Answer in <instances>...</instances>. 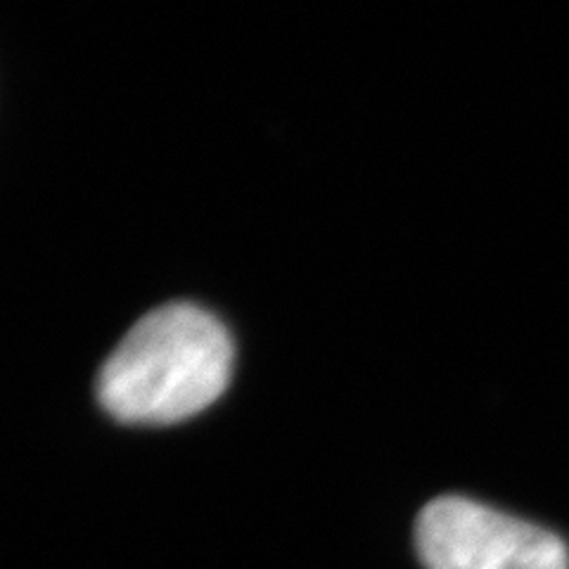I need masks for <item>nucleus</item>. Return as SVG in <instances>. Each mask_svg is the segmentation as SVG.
<instances>
[{
  "mask_svg": "<svg viewBox=\"0 0 569 569\" xmlns=\"http://www.w3.org/2000/svg\"><path fill=\"white\" fill-rule=\"evenodd\" d=\"M233 372V342L217 316L176 301L142 316L104 361L98 399L131 425H171L202 413Z\"/></svg>",
  "mask_w": 569,
  "mask_h": 569,
  "instance_id": "nucleus-1",
  "label": "nucleus"
},
{
  "mask_svg": "<svg viewBox=\"0 0 569 569\" xmlns=\"http://www.w3.org/2000/svg\"><path fill=\"white\" fill-rule=\"evenodd\" d=\"M416 546L427 569H569L558 533L466 496L427 503Z\"/></svg>",
  "mask_w": 569,
  "mask_h": 569,
  "instance_id": "nucleus-2",
  "label": "nucleus"
}]
</instances>
